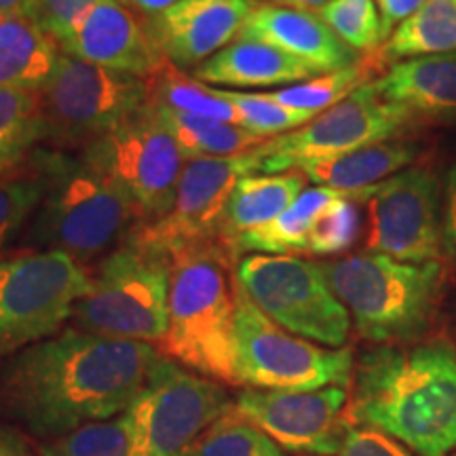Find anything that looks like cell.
Instances as JSON below:
<instances>
[{
  "label": "cell",
  "instance_id": "obj_1",
  "mask_svg": "<svg viewBox=\"0 0 456 456\" xmlns=\"http://www.w3.org/2000/svg\"><path fill=\"white\" fill-rule=\"evenodd\" d=\"M159 357L148 342L68 328L0 362V408L55 440L125 412Z\"/></svg>",
  "mask_w": 456,
  "mask_h": 456
},
{
  "label": "cell",
  "instance_id": "obj_2",
  "mask_svg": "<svg viewBox=\"0 0 456 456\" xmlns=\"http://www.w3.org/2000/svg\"><path fill=\"white\" fill-rule=\"evenodd\" d=\"M346 419L416 456L456 452V349L448 340L383 345L353 370Z\"/></svg>",
  "mask_w": 456,
  "mask_h": 456
},
{
  "label": "cell",
  "instance_id": "obj_3",
  "mask_svg": "<svg viewBox=\"0 0 456 456\" xmlns=\"http://www.w3.org/2000/svg\"><path fill=\"white\" fill-rule=\"evenodd\" d=\"M26 169L41 184V201L26 228L30 248L91 262L121 245L140 224L129 199L78 152L38 146Z\"/></svg>",
  "mask_w": 456,
  "mask_h": 456
},
{
  "label": "cell",
  "instance_id": "obj_4",
  "mask_svg": "<svg viewBox=\"0 0 456 456\" xmlns=\"http://www.w3.org/2000/svg\"><path fill=\"white\" fill-rule=\"evenodd\" d=\"M224 243L208 241L171 254L165 357L180 366L237 385L235 376V266Z\"/></svg>",
  "mask_w": 456,
  "mask_h": 456
},
{
  "label": "cell",
  "instance_id": "obj_5",
  "mask_svg": "<svg viewBox=\"0 0 456 456\" xmlns=\"http://www.w3.org/2000/svg\"><path fill=\"white\" fill-rule=\"evenodd\" d=\"M357 332L376 345H408L429 330L444 289V266L355 254L322 265Z\"/></svg>",
  "mask_w": 456,
  "mask_h": 456
},
{
  "label": "cell",
  "instance_id": "obj_6",
  "mask_svg": "<svg viewBox=\"0 0 456 456\" xmlns=\"http://www.w3.org/2000/svg\"><path fill=\"white\" fill-rule=\"evenodd\" d=\"M169 279L167 254L125 239L118 249L104 256L91 277V292L74 305V328L161 345L167 332Z\"/></svg>",
  "mask_w": 456,
  "mask_h": 456
},
{
  "label": "cell",
  "instance_id": "obj_7",
  "mask_svg": "<svg viewBox=\"0 0 456 456\" xmlns=\"http://www.w3.org/2000/svg\"><path fill=\"white\" fill-rule=\"evenodd\" d=\"M146 81L61 53L38 91L43 146L81 152L146 104Z\"/></svg>",
  "mask_w": 456,
  "mask_h": 456
},
{
  "label": "cell",
  "instance_id": "obj_8",
  "mask_svg": "<svg viewBox=\"0 0 456 456\" xmlns=\"http://www.w3.org/2000/svg\"><path fill=\"white\" fill-rule=\"evenodd\" d=\"M91 275L70 254L26 249L0 258V362L60 332Z\"/></svg>",
  "mask_w": 456,
  "mask_h": 456
},
{
  "label": "cell",
  "instance_id": "obj_9",
  "mask_svg": "<svg viewBox=\"0 0 456 456\" xmlns=\"http://www.w3.org/2000/svg\"><path fill=\"white\" fill-rule=\"evenodd\" d=\"M235 376L237 385L266 391L349 387L353 351L349 346L328 349L277 326L237 283Z\"/></svg>",
  "mask_w": 456,
  "mask_h": 456
},
{
  "label": "cell",
  "instance_id": "obj_10",
  "mask_svg": "<svg viewBox=\"0 0 456 456\" xmlns=\"http://www.w3.org/2000/svg\"><path fill=\"white\" fill-rule=\"evenodd\" d=\"M235 279L258 309L277 326L328 349L349 340L351 315L336 298L322 265L298 256L248 254Z\"/></svg>",
  "mask_w": 456,
  "mask_h": 456
},
{
  "label": "cell",
  "instance_id": "obj_11",
  "mask_svg": "<svg viewBox=\"0 0 456 456\" xmlns=\"http://www.w3.org/2000/svg\"><path fill=\"white\" fill-rule=\"evenodd\" d=\"M78 155L129 199L140 224L161 218L174 205L184 157L152 106L144 104Z\"/></svg>",
  "mask_w": 456,
  "mask_h": 456
},
{
  "label": "cell",
  "instance_id": "obj_12",
  "mask_svg": "<svg viewBox=\"0 0 456 456\" xmlns=\"http://www.w3.org/2000/svg\"><path fill=\"white\" fill-rule=\"evenodd\" d=\"M412 118L408 108L387 102L376 83L370 81L300 129L262 142L258 146L260 174L296 171L357 148L393 140Z\"/></svg>",
  "mask_w": 456,
  "mask_h": 456
},
{
  "label": "cell",
  "instance_id": "obj_13",
  "mask_svg": "<svg viewBox=\"0 0 456 456\" xmlns=\"http://www.w3.org/2000/svg\"><path fill=\"white\" fill-rule=\"evenodd\" d=\"M232 408L224 387L169 357H159L144 389L127 408L148 456H186L199 437Z\"/></svg>",
  "mask_w": 456,
  "mask_h": 456
},
{
  "label": "cell",
  "instance_id": "obj_14",
  "mask_svg": "<svg viewBox=\"0 0 456 456\" xmlns=\"http://www.w3.org/2000/svg\"><path fill=\"white\" fill-rule=\"evenodd\" d=\"M366 248L402 262H433L442 252V180L427 167H408L363 188Z\"/></svg>",
  "mask_w": 456,
  "mask_h": 456
},
{
  "label": "cell",
  "instance_id": "obj_15",
  "mask_svg": "<svg viewBox=\"0 0 456 456\" xmlns=\"http://www.w3.org/2000/svg\"><path fill=\"white\" fill-rule=\"evenodd\" d=\"M260 174L258 146L235 157L192 159L182 169L171 209L161 218L144 222L127 239L171 254L197 243L218 241V224L237 182Z\"/></svg>",
  "mask_w": 456,
  "mask_h": 456
},
{
  "label": "cell",
  "instance_id": "obj_16",
  "mask_svg": "<svg viewBox=\"0 0 456 456\" xmlns=\"http://www.w3.org/2000/svg\"><path fill=\"white\" fill-rule=\"evenodd\" d=\"M346 387L317 391L245 389L232 410L265 431L285 452L336 456L351 423H346Z\"/></svg>",
  "mask_w": 456,
  "mask_h": 456
},
{
  "label": "cell",
  "instance_id": "obj_17",
  "mask_svg": "<svg viewBox=\"0 0 456 456\" xmlns=\"http://www.w3.org/2000/svg\"><path fill=\"white\" fill-rule=\"evenodd\" d=\"M258 0H180L144 26L165 60L178 68L201 66L239 38Z\"/></svg>",
  "mask_w": 456,
  "mask_h": 456
},
{
  "label": "cell",
  "instance_id": "obj_18",
  "mask_svg": "<svg viewBox=\"0 0 456 456\" xmlns=\"http://www.w3.org/2000/svg\"><path fill=\"white\" fill-rule=\"evenodd\" d=\"M61 51L108 70L148 78L165 57L148 37L144 21L121 0H100Z\"/></svg>",
  "mask_w": 456,
  "mask_h": 456
},
{
  "label": "cell",
  "instance_id": "obj_19",
  "mask_svg": "<svg viewBox=\"0 0 456 456\" xmlns=\"http://www.w3.org/2000/svg\"><path fill=\"white\" fill-rule=\"evenodd\" d=\"M239 38L271 45L322 74L342 70L362 60L357 51L342 43L319 15L275 3L256 4Z\"/></svg>",
  "mask_w": 456,
  "mask_h": 456
},
{
  "label": "cell",
  "instance_id": "obj_20",
  "mask_svg": "<svg viewBox=\"0 0 456 456\" xmlns=\"http://www.w3.org/2000/svg\"><path fill=\"white\" fill-rule=\"evenodd\" d=\"M374 83L387 102L408 108L412 117L456 118V51L395 61Z\"/></svg>",
  "mask_w": 456,
  "mask_h": 456
},
{
  "label": "cell",
  "instance_id": "obj_21",
  "mask_svg": "<svg viewBox=\"0 0 456 456\" xmlns=\"http://www.w3.org/2000/svg\"><path fill=\"white\" fill-rule=\"evenodd\" d=\"M319 70L266 43L237 38L192 70V77L218 87H273L319 77Z\"/></svg>",
  "mask_w": 456,
  "mask_h": 456
},
{
  "label": "cell",
  "instance_id": "obj_22",
  "mask_svg": "<svg viewBox=\"0 0 456 456\" xmlns=\"http://www.w3.org/2000/svg\"><path fill=\"white\" fill-rule=\"evenodd\" d=\"M305 184V174L298 169L285 174L245 175L237 182L222 212L218 241L231 249L237 237L281 216L302 195Z\"/></svg>",
  "mask_w": 456,
  "mask_h": 456
},
{
  "label": "cell",
  "instance_id": "obj_23",
  "mask_svg": "<svg viewBox=\"0 0 456 456\" xmlns=\"http://www.w3.org/2000/svg\"><path fill=\"white\" fill-rule=\"evenodd\" d=\"M60 55V45L26 13L0 17V87L38 94Z\"/></svg>",
  "mask_w": 456,
  "mask_h": 456
},
{
  "label": "cell",
  "instance_id": "obj_24",
  "mask_svg": "<svg viewBox=\"0 0 456 456\" xmlns=\"http://www.w3.org/2000/svg\"><path fill=\"white\" fill-rule=\"evenodd\" d=\"M419 157V146L410 142L387 140L379 144L357 148L346 155L311 163L298 171L317 186L336 188L342 192H357L389 180L391 175L408 169Z\"/></svg>",
  "mask_w": 456,
  "mask_h": 456
},
{
  "label": "cell",
  "instance_id": "obj_25",
  "mask_svg": "<svg viewBox=\"0 0 456 456\" xmlns=\"http://www.w3.org/2000/svg\"><path fill=\"white\" fill-rule=\"evenodd\" d=\"M340 195L342 191L328 186L305 188L302 195L281 216L237 237L231 248L232 254L237 260L245 252L269 256L306 254L313 222L328 203H332Z\"/></svg>",
  "mask_w": 456,
  "mask_h": 456
},
{
  "label": "cell",
  "instance_id": "obj_26",
  "mask_svg": "<svg viewBox=\"0 0 456 456\" xmlns=\"http://www.w3.org/2000/svg\"><path fill=\"white\" fill-rule=\"evenodd\" d=\"M152 110H155L159 121L165 125V129L169 131L171 138L175 140L186 161L235 157L266 142L235 123L216 121V118L175 112L159 106H152Z\"/></svg>",
  "mask_w": 456,
  "mask_h": 456
},
{
  "label": "cell",
  "instance_id": "obj_27",
  "mask_svg": "<svg viewBox=\"0 0 456 456\" xmlns=\"http://www.w3.org/2000/svg\"><path fill=\"white\" fill-rule=\"evenodd\" d=\"M452 51H456V0H427L393 30L379 49V57L383 64H395L410 57Z\"/></svg>",
  "mask_w": 456,
  "mask_h": 456
},
{
  "label": "cell",
  "instance_id": "obj_28",
  "mask_svg": "<svg viewBox=\"0 0 456 456\" xmlns=\"http://www.w3.org/2000/svg\"><path fill=\"white\" fill-rule=\"evenodd\" d=\"M144 81L148 89L146 104L237 125L235 108L224 98L222 89L188 77L167 60Z\"/></svg>",
  "mask_w": 456,
  "mask_h": 456
},
{
  "label": "cell",
  "instance_id": "obj_29",
  "mask_svg": "<svg viewBox=\"0 0 456 456\" xmlns=\"http://www.w3.org/2000/svg\"><path fill=\"white\" fill-rule=\"evenodd\" d=\"M43 144L38 94L0 87V178L13 175Z\"/></svg>",
  "mask_w": 456,
  "mask_h": 456
},
{
  "label": "cell",
  "instance_id": "obj_30",
  "mask_svg": "<svg viewBox=\"0 0 456 456\" xmlns=\"http://www.w3.org/2000/svg\"><path fill=\"white\" fill-rule=\"evenodd\" d=\"M41 456H148L129 410L45 442Z\"/></svg>",
  "mask_w": 456,
  "mask_h": 456
},
{
  "label": "cell",
  "instance_id": "obj_31",
  "mask_svg": "<svg viewBox=\"0 0 456 456\" xmlns=\"http://www.w3.org/2000/svg\"><path fill=\"white\" fill-rule=\"evenodd\" d=\"M380 66H383V60L379 57V51H374V53L362 57L353 66L342 68V70L319 74L311 81L279 89L273 94V98L279 104L317 117V114L326 112L338 102L349 98L353 91H357L362 85L370 83L374 70Z\"/></svg>",
  "mask_w": 456,
  "mask_h": 456
},
{
  "label": "cell",
  "instance_id": "obj_32",
  "mask_svg": "<svg viewBox=\"0 0 456 456\" xmlns=\"http://www.w3.org/2000/svg\"><path fill=\"white\" fill-rule=\"evenodd\" d=\"M186 456H288V452L231 408L192 444Z\"/></svg>",
  "mask_w": 456,
  "mask_h": 456
},
{
  "label": "cell",
  "instance_id": "obj_33",
  "mask_svg": "<svg viewBox=\"0 0 456 456\" xmlns=\"http://www.w3.org/2000/svg\"><path fill=\"white\" fill-rule=\"evenodd\" d=\"M317 15L357 53H374L385 45L376 0H332Z\"/></svg>",
  "mask_w": 456,
  "mask_h": 456
},
{
  "label": "cell",
  "instance_id": "obj_34",
  "mask_svg": "<svg viewBox=\"0 0 456 456\" xmlns=\"http://www.w3.org/2000/svg\"><path fill=\"white\" fill-rule=\"evenodd\" d=\"M222 94L235 108L239 127L262 140L289 134L315 118L313 114L279 104L273 94H243V91H222Z\"/></svg>",
  "mask_w": 456,
  "mask_h": 456
},
{
  "label": "cell",
  "instance_id": "obj_35",
  "mask_svg": "<svg viewBox=\"0 0 456 456\" xmlns=\"http://www.w3.org/2000/svg\"><path fill=\"white\" fill-rule=\"evenodd\" d=\"M357 192H342L319 212L311 226L306 254L334 256L355 243L359 232V214L355 208Z\"/></svg>",
  "mask_w": 456,
  "mask_h": 456
},
{
  "label": "cell",
  "instance_id": "obj_36",
  "mask_svg": "<svg viewBox=\"0 0 456 456\" xmlns=\"http://www.w3.org/2000/svg\"><path fill=\"white\" fill-rule=\"evenodd\" d=\"M41 201V184L30 171L0 178V256L17 235Z\"/></svg>",
  "mask_w": 456,
  "mask_h": 456
},
{
  "label": "cell",
  "instance_id": "obj_37",
  "mask_svg": "<svg viewBox=\"0 0 456 456\" xmlns=\"http://www.w3.org/2000/svg\"><path fill=\"white\" fill-rule=\"evenodd\" d=\"M98 3L100 0H30L21 13L30 17L61 49Z\"/></svg>",
  "mask_w": 456,
  "mask_h": 456
},
{
  "label": "cell",
  "instance_id": "obj_38",
  "mask_svg": "<svg viewBox=\"0 0 456 456\" xmlns=\"http://www.w3.org/2000/svg\"><path fill=\"white\" fill-rule=\"evenodd\" d=\"M336 456H414L387 433L366 425H351Z\"/></svg>",
  "mask_w": 456,
  "mask_h": 456
},
{
  "label": "cell",
  "instance_id": "obj_39",
  "mask_svg": "<svg viewBox=\"0 0 456 456\" xmlns=\"http://www.w3.org/2000/svg\"><path fill=\"white\" fill-rule=\"evenodd\" d=\"M442 252L456 258V163L448 169L442 201Z\"/></svg>",
  "mask_w": 456,
  "mask_h": 456
},
{
  "label": "cell",
  "instance_id": "obj_40",
  "mask_svg": "<svg viewBox=\"0 0 456 456\" xmlns=\"http://www.w3.org/2000/svg\"><path fill=\"white\" fill-rule=\"evenodd\" d=\"M427 0H376V7L380 13V24H383V37H391L393 30L412 17Z\"/></svg>",
  "mask_w": 456,
  "mask_h": 456
},
{
  "label": "cell",
  "instance_id": "obj_41",
  "mask_svg": "<svg viewBox=\"0 0 456 456\" xmlns=\"http://www.w3.org/2000/svg\"><path fill=\"white\" fill-rule=\"evenodd\" d=\"M0 456H38L20 433L0 427Z\"/></svg>",
  "mask_w": 456,
  "mask_h": 456
},
{
  "label": "cell",
  "instance_id": "obj_42",
  "mask_svg": "<svg viewBox=\"0 0 456 456\" xmlns=\"http://www.w3.org/2000/svg\"><path fill=\"white\" fill-rule=\"evenodd\" d=\"M121 3L127 9H134L135 13L152 17V15L163 13L165 9L174 7V4L180 3V0H121Z\"/></svg>",
  "mask_w": 456,
  "mask_h": 456
},
{
  "label": "cell",
  "instance_id": "obj_43",
  "mask_svg": "<svg viewBox=\"0 0 456 456\" xmlns=\"http://www.w3.org/2000/svg\"><path fill=\"white\" fill-rule=\"evenodd\" d=\"M275 4H281V7H289V9H300V11H322L326 7L328 3H332V0H273Z\"/></svg>",
  "mask_w": 456,
  "mask_h": 456
},
{
  "label": "cell",
  "instance_id": "obj_44",
  "mask_svg": "<svg viewBox=\"0 0 456 456\" xmlns=\"http://www.w3.org/2000/svg\"><path fill=\"white\" fill-rule=\"evenodd\" d=\"M30 0H0V17L21 13Z\"/></svg>",
  "mask_w": 456,
  "mask_h": 456
},
{
  "label": "cell",
  "instance_id": "obj_45",
  "mask_svg": "<svg viewBox=\"0 0 456 456\" xmlns=\"http://www.w3.org/2000/svg\"><path fill=\"white\" fill-rule=\"evenodd\" d=\"M452 456H456V452H454V454H452Z\"/></svg>",
  "mask_w": 456,
  "mask_h": 456
}]
</instances>
